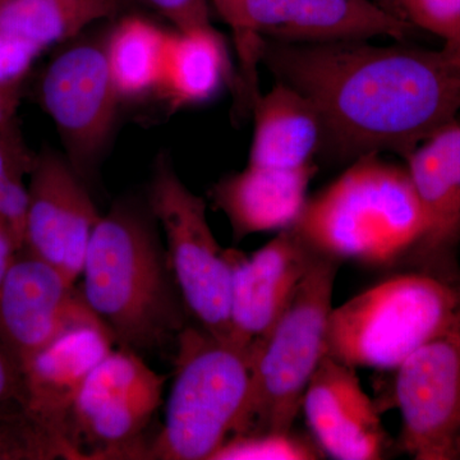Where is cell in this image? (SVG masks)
Wrapping results in <instances>:
<instances>
[{
    "mask_svg": "<svg viewBox=\"0 0 460 460\" xmlns=\"http://www.w3.org/2000/svg\"><path fill=\"white\" fill-rule=\"evenodd\" d=\"M91 320L99 319L80 288L22 248L0 286V335L21 368L66 330Z\"/></svg>",
    "mask_w": 460,
    "mask_h": 460,
    "instance_id": "7c38bea8",
    "label": "cell"
},
{
    "mask_svg": "<svg viewBox=\"0 0 460 460\" xmlns=\"http://www.w3.org/2000/svg\"><path fill=\"white\" fill-rule=\"evenodd\" d=\"M166 376L119 345L84 381L66 426L71 460L146 459L145 441L162 405Z\"/></svg>",
    "mask_w": 460,
    "mask_h": 460,
    "instance_id": "52a82bcc",
    "label": "cell"
},
{
    "mask_svg": "<svg viewBox=\"0 0 460 460\" xmlns=\"http://www.w3.org/2000/svg\"><path fill=\"white\" fill-rule=\"evenodd\" d=\"M148 204L164 230L169 265L190 316L208 334L229 341L237 250L220 247L208 222L205 199L190 190L164 159L154 172Z\"/></svg>",
    "mask_w": 460,
    "mask_h": 460,
    "instance_id": "ba28073f",
    "label": "cell"
},
{
    "mask_svg": "<svg viewBox=\"0 0 460 460\" xmlns=\"http://www.w3.org/2000/svg\"><path fill=\"white\" fill-rule=\"evenodd\" d=\"M22 398V368L0 335V402Z\"/></svg>",
    "mask_w": 460,
    "mask_h": 460,
    "instance_id": "f1b7e54d",
    "label": "cell"
},
{
    "mask_svg": "<svg viewBox=\"0 0 460 460\" xmlns=\"http://www.w3.org/2000/svg\"><path fill=\"white\" fill-rule=\"evenodd\" d=\"M229 75L222 35L213 26L171 32L159 93L172 109L201 104L217 95Z\"/></svg>",
    "mask_w": 460,
    "mask_h": 460,
    "instance_id": "ffe728a7",
    "label": "cell"
},
{
    "mask_svg": "<svg viewBox=\"0 0 460 460\" xmlns=\"http://www.w3.org/2000/svg\"><path fill=\"white\" fill-rule=\"evenodd\" d=\"M175 26L178 31L211 25L208 0H144Z\"/></svg>",
    "mask_w": 460,
    "mask_h": 460,
    "instance_id": "83f0119b",
    "label": "cell"
},
{
    "mask_svg": "<svg viewBox=\"0 0 460 460\" xmlns=\"http://www.w3.org/2000/svg\"><path fill=\"white\" fill-rule=\"evenodd\" d=\"M402 9L411 26L440 36L460 57V0H402Z\"/></svg>",
    "mask_w": 460,
    "mask_h": 460,
    "instance_id": "484cf974",
    "label": "cell"
},
{
    "mask_svg": "<svg viewBox=\"0 0 460 460\" xmlns=\"http://www.w3.org/2000/svg\"><path fill=\"white\" fill-rule=\"evenodd\" d=\"M213 4L234 33L243 87L256 86L262 38L319 44L385 36L402 42L413 27L372 0H213Z\"/></svg>",
    "mask_w": 460,
    "mask_h": 460,
    "instance_id": "9c48e42d",
    "label": "cell"
},
{
    "mask_svg": "<svg viewBox=\"0 0 460 460\" xmlns=\"http://www.w3.org/2000/svg\"><path fill=\"white\" fill-rule=\"evenodd\" d=\"M65 459L56 438L21 399L0 402V460Z\"/></svg>",
    "mask_w": 460,
    "mask_h": 460,
    "instance_id": "cb8c5ba5",
    "label": "cell"
},
{
    "mask_svg": "<svg viewBox=\"0 0 460 460\" xmlns=\"http://www.w3.org/2000/svg\"><path fill=\"white\" fill-rule=\"evenodd\" d=\"M81 277L84 301L115 343L136 352L160 349L189 325L166 251L131 208L100 217Z\"/></svg>",
    "mask_w": 460,
    "mask_h": 460,
    "instance_id": "7a4b0ae2",
    "label": "cell"
},
{
    "mask_svg": "<svg viewBox=\"0 0 460 460\" xmlns=\"http://www.w3.org/2000/svg\"><path fill=\"white\" fill-rule=\"evenodd\" d=\"M372 2L376 3L378 7L383 8L387 13L407 21L404 16V9H402V0H372Z\"/></svg>",
    "mask_w": 460,
    "mask_h": 460,
    "instance_id": "1f68e13d",
    "label": "cell"
},
{
    "mask_svg": "<svg viewBox=\"0 0 460 460\" xmlns=\"http://www.w3.org/2000/svg\"><path fill=\"white\" fill-rule=\"evenodd\" d=\"M460 314V281L398 274L332 308L326 354L352 367L395 370Z\"/></svg>",
    "mask_w": 460,
    "mask_h": 460,
    "instance_id": "277c9868",
    "label": "cell"
},
{
    "mask_svg": "<svg viewBox=\"0 0 460 460\" xmlns=\"http://www.w3.org/2000/svg\"><path fill=\"white\" fill-rule=\"evenodd\" d=\"M341 261L317 255L263 341L250 393L232 436L292 431L305 389L326 354L332 293Z\"/></svg>",
    "mask_w": 460,
    "mask_h": 460,
    "instance_id": "8992f818",
    "label": "cell"
},
{
    "mask_svg": "<svg viewBox=\"0 0 460 460\" xmlns=\"http://www.w3.org/2000/svg\"><path fill=\"white\" fill-rule=\"evenodd\" d=\"M252 144L248 164L296 169L314 164L326 144L319 109L289 84H275L253 102Z\"/></svg>",
    "mask_w": 460,
    "mask_h": 460,
    "instance_id": "d6986e66",
    "label": "cell"
},
{
    "mask_svg": "<svg viewBox=\"0 0 460 460\" xmlns=\"http://www.w3.org/2000/svg\"><path fill=\"white\" fill-rule=\"evenodd\" d=\"M428 230L413 256L444 259L460 242V123L438 129L405 157Z\"/></svg>",
    "mask_w": 460,
    "mask_h": 460,
    "instance_id": "ac0fdd59",
    "label": "cell"
},
{
    "mask_svg": "<svg viewBox=\"0 0 460 460\" xmlns=\"http://www.w3.org/2000/svg\"><path fill=\"white\" fill-rule=\"evenodd\" d=\"M171 32L145 18H123L105 47L109 71L120 98L159 90Z\"/></svg>",
    "mask_w": 460,
    "mask_h": 460,
    "instance_id": "7402d4cb",
    "label": "cell"
},
{
    "mask_svg": "<svg viewBox=\"0 0 460 460\" xmlns=\"http://www.w3.org/2000/svg\"><path fill=\"white\" fill-rule=\"evenodd\" d=\"M21 96V86L0 87V127L12 120L18 107Z\"/></svg>",
    "mask_w": 460,
    "mask_h": 460,
    "instance_id": "4dcf8cb0",
    "label": "cell"
},
{
    "mask_svg": "<svg viewBox=\"0 0 460 460\" xmlns=\"http://www.w3.org/2000/svg\"><path fill=\"white\" fill-rule=\"evenodd\" d=\"M29 177L23 250L75 284L100 219L98 208L74 169L51 151L35 157Z\"/></svg>",
    "mask_w": 460,
    "mask_h": 460,
    "instance_id": "8fae6325",
    "label": "cell"
},
{
    "mask_svg": "<svg viewBox=\"0 0 460 460\" xmlns=\"http://www.w3.org/2000/svg\"><path fill=\"white\" fill-rule=\"evenodd\" d=\"M302 410L314 440L337 460L383 459L389 447L377 405L356 367L325 354L305 389Z\"/></svg>",
    "mask_w": 460,
    "mask_h": 460,
    "instance_id": "9a60e30c",
    "label": "cell"
},
{
    "mask_svg": "<svg viewBox=\"0 0 460 460\" xmlns=\"http://www.w3.org/2000/svg\"><path fill=\"white\" fill-rule=\"evenodd\" d=\"M21 250H22V243L20 239L14 234L11 226L0 219V286L7 277L9 269Z\"/></svg>",
    "mask_w": 460,
    "mask_h": 460,
    "instance_id": "f546056e",
    "label": "cell"
},
{
    "mask_svg": "<svg viewBox=\"0 0 460 460\" xmlns=\"http://www.w3.org/2000/svg\"><path fill=\"white\" fill-rule=\"evenodd\" d=\"M395 371L402 452L416 460H460V314Z\"/></svg>",
    "mask_w": 460,
    "mask_h": 460,
    "instance_id": "30bf717a",
    "label": "cell"
},
{
    "mask_svg": "<svg viewBox=\"0 0 460 460\" xmlns=\"http://www.w3.org/2000/svg\"><path fill=\"white\" fill-rule=\"evenodd\" d=\"M316 171L314 164L296 169L248 164L217 181L211 201L226 215L237 243L256 233L280 232L301 217Z\"/></svg>",
    "mask_w": 460,
    "mask_h": 460,
    "instance_id": "e0dca14e",
    "label": "cell"
},
{
    "mask_svg": "<svg viewBox=\"0 0 460 460\" xmlns=\"http://www.w3.org/2000/svg\"><path fill=\"white\" fill-rule=\"evenodd\" d=\"M33 160L12 129V120L0 127V219L8 224L23 248V232L29 184L26 175L31 172Z\"/></svg>",
    "mask_w": 460,
    "mask_h": 460,
    "instance_id": "603a6c76",
    "label": "cell"
},
{
    "mask_svg": "<svg viewBox=\"0 0 460 460\" xmlns=\"http://www.w3.org/2000/svg\"><path fill=\"white\" fill-rule=\"evenodd\" d=\"M41 48L0 33V87H18L42 53Z\"/></svg>",
    "mask_w": 460,
    "mask_h": 460,
    "instance_id": "4316f807",
    "label": "cell"
},
{
    "mask_svg": "<svg viewBox=\"0 0 460 460\" xmlns=\"http://www.w3.org/2000/svg\"><path fill=\"white\" fill-rule=\"evenodd\" d=\"M175 344L164 428L148 445L146 459L211 460L243 410L257 350L219 341L190 323Z\"/></svg>",
    "mask_w": 460,
    "mask_h": 460,
    "instance_id": "5b68a950",
    "label": "cell"
},
{
    "mask_svg": "<svg viewBox=\"0 0 460 460\" xmlns=\"http://www.w3.org/2000/svg\"><path fill=\"white\" fill-rule=\"evenodd\" d=\"M325 458L316 441L289 432L230 436L211 460H316Z\"/></svg>",
    "mask_w": 460,
    "mask_h": 460,
    "instance_id": "d4e9b609",
    "label": "cell"
},
{
    "mask_svg": "<svg viewBox=\"0 0 460 460\" xmlns=\"http://www.w3.org/2000/svg\"><path fill=\"white\" fill-rule=\"evenodd\" d=\"M260 60L316 105L326 142L344 155L393 151L407 157L460 111V57L447 47L262 38Z\"/></svg>",
    "mask_w": 460,
    "mask_h": 460,
    "instance_id": "6da1fadb",
    "label": "cell"
},
{
    "mask_svg": "<svg viewBox=\"0 0 460 460\" xmlns=\"http://www.w3.org/2000/svg\"><path fill=\"white\" fill-rule=\"evenodd\" d=\"M319 253L293 226L251 256L237 250L230 296V343L259 352Z\"/></svg>",
    "mask_w": 460,
    "mask_h": 460,
    "instance_id": "5bb4252c",
    "label": "cell"
},
{
    "mask_svg": "<svg viewBox=\"0 0 460 460\" xmlns=\"http://www.w3.org/2000/svg\"><path fill=\"white\" fill-rule=\"evenodd\" d=\"M118 0H0V33L42 50L117 9Z\"/></svg>",
    "mask_w": 460,
    "mask_h": 460,
    "instance_id": "44dd1931",
    "label": "cell"
},
{
    "mask_svg": "<svg viewBox=\"0 0 460 460\" xmlns=\"http://www.w3.org/2000/svg\"><path fill=\"white\" fill-rule=\"evenodd\" d=\"M292 226L319 255L392 266L413 256L428 219L407 168L368 154L307 199Z\"/></svg>",
    "mask_w": 460,
    "mask_h": 460,
    "instance_id": "3957f363",
    "label": "cell"
},
{
    "mask_svg": "<svg viewBox=\"0 0 460 460\" xmlns=\"http://www.w3.org/2000/svg\"><path fill=\"white\" fill-rule=\"evenodd\" d=\"M40 98L80 164L104 146L122 99L105 49L93 45H78L58 56L42 75Z\"/></svg>",
    "mask_w": 460,
    "mask_h": 460,
    "instance_id": "4fadbf2b",
    "label": "cell"
},
{
    "mask_svg": "<svg viewBox=\"0 0 460 460\" xmlns=\"http://www.w3.org/2000/svg\"><path fill=\"white\" fill-rule=\"evenodd\" d=\"M115 343L99 320L77 323L22 367V401L30 413L56 438L65 459L66 426L75 398L93 368Z\"/></svg>",
    "mask_w": 460,
    "mask_h": 460,
    "instance_id": "2e32d148",
    "label": "cell"
}]
</instances>
